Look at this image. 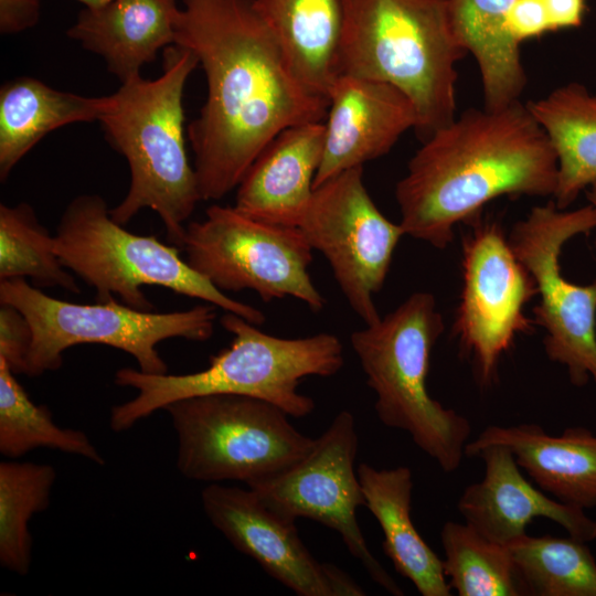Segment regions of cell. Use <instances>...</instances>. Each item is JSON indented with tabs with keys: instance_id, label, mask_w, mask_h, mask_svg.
Listing matches in <instances>:
<instances>
[{
	"instance_id": "6da1fadb",
	"label": "cell",
	"mask_w": 596,
	"mask_h": 596,
	"mask_svg": "<svg viewBox=\"0 0 596 596\" xmlns=\"http://www.w3.org/2000/svg\"><path fill=\"white\" fill-rule=\"evenodd\" d=\"M174 44L206 79V98L188 127L202 201H217L281 130L324 120L329 102L297 76L255 0H182Z\"/></svg>"
},
{
	"instance_id": "7a4b0ae2",
	"label": "cell",
	"mask_w": 596,
	"mask_h": 596,
	"mask_svg": "<svg viewBox=\"0 0 596 596\" xmlns=\"http://www.w3.org/2000/svg\"><path fill=\"white\" fill-rule=\"evenodd\" d=\"M557 159L526 103L466 109L423 140L396 183L405 235L447 247L499 196H553Z\"/></svg>"
},
{
	"instance_id": "3957f363",
	"label": "cell",
	"mask_w": 596,
	"mask_h": 596,
	"mask_svg": "<svg viewBox=\"0 0 596 596\" xmlns=\"http://www.w3.org/2000/svg\"><path fill=\"white\" fill-rule=\"evenodd\" d=\"M220 323L233 336L232 342L201 371L150 374L132 368L117 370L115 383L136 390L137 395L111 408L110 428L127 430L177 401L209 394L252 396L277 405L290 417H306L316 404L298 392L300 382L307 376H332L343 366V344L336 334L280 338L228 311Z\"/></svg>"
},
{
	"instance_id": "277c9868",
	"label": "cell",
	"mask_w": 596,
	"mask_h": 596,
	"mask_svg": "<svg viewBox=\"0 0 596 596\" xmlns=\"http://www.w3.org/2000/svg\"><path fill=\"white\" fill-rule=\"evenodd\" d=\"M196 66L189 50L168 46L162 74L121 83L108 95L98 120L130 171L127 194L109 210L110 216L126 225L142 209H150L159 215L168 241L178 247L183 244L185 222L202 201L184 138L183 92Z\"/></svg>"
},
{
	"instance_id": "5b68a950",
	"label": "cell",
	"mask_w": 596,
	"mask_h": 596,
	"mask_svg": "<svg viewBox=\"0 0 596 596\" xmlns=\"http://www.w3.org/2000/svg\"><path fill=\"white\" fill-rule=\"evenodd\" d=\"M336 72L389 83L413 103L422 141L456 115V65L466 51L449 0H340Z\"/></svg>"
},
{
	"instance_id": "8992f818",
	"label": "cell",
	"mask_w": 596,
	"mask_h": 596,
	"mask_svg": "<svg viewBox=\"0 0 596 596\" xmlns=\"http://www.w3.org/2000/svg\"><path fill=\"white\" fill-rule=\"evenodd\" d=\"M444 328L435 297L416 291L376 322L353 331L350 342L375 394L381 423L408 433L443 471L453 472L465 456L471 426L427 391L432 350Z\"/></svg>"
},
{
	"instance_id": "52a82bcc",
	"label": "cell",
	"mask_w": 596,
	"mask_h": 596,
	"mask_svg": "<svg viewBox=\"0 0 596 596\" xmlns=\"http://www.w3.org/2000/svg\"><path fill=\"white\" fill-rule=\"evenodd\" d=\"M62 265L96 290V301L118 296L129 307L152 311L143 286H160L196 298L262 326L265 315L219 290L182 259L175 245L127 231L97 194H81L65 207L55 230Z\"/></svg>"
},
{
	"instance_id": "ba28073f",
	"label": "cell",
	"mask_w": 596,
	"mask_h": 596,
	"mask_svg": "<svg viewBox=\"0 0 596 596\" xmlns=\"http://www.w3.org/2000/svg\"><path fill=\"white\" fill-rule=\"evenodd\" d=\"M0 302L19 309L31 326L29 376L58 370L66 349L87 343L121 350L137 361L140 371L164 374L168 366L157 345L171 338L205 341L217 318V307L207 302L171 312L139 310L115 298L74 304L46 295L25 278L0 280Z\"/></svg>"
},
{
	"instance_id": "9c48e42d",
	"label": "cell",
	"mask_w": 596,
	"mask_h": 596,
	"mask_svg": "<svg viewBox=\"0 0 596 596\" xmlns=\"http://www.w3.org/2000/svg\"><path fill=\"white\" fill-rule=\"evenodd\" d=\"M164 411L177 436V469L194 481L251 488L291 467L315 443L283 408L252 396L200 395Z\"/></svg>"
},
{
	"instance_id": "30bf717a",
	"label": "cell",
	"mask_w": 596,
	"mask_h": 596,
	"mask_svg": "<svg viewBox=\"0 0 596 596\" xmlns=\"http://www.w3.org/2000/svg\"><path fill=\"white\" fill-rule=\"evenodd\" d=\"M182 248L187 263L223 292L252 290L266 302L291 297L313 312L326 306L309 274L313 249L298 226L212 204L203 220L187 224Z\"/></svg>"
},
{
	"instance_id": "8fae6325",
	"label": "cell",
	"mask_w": 596,
	"mask_h": 596,
	"mask_svg": "<svg viewBox=\"0 0 596 596\" xmlns=\"http://www.w3.org/2000/svg\"><path fill=\"white\" fill-rule=\"evenodd\" d=\"M596 230V209L576 210L555 203L532 207L509 235L511 247L532 275L539 297L533 321L544 330L547 358L564 365L575 386L596 383V279L588 285L567 280L561 272L564 245Z\"/></svg>"
},
{
	"instance_id": "7c38bea8",
	"label": "cell",
	"mask_w": 596,
	"mask_h": 596,
	"mask_svg": "<svg viewBox=\"0 0 596 596\" xmlns=\"http://www.w3.org/2000/svg\"><path fill=\"white\" fill-rule=\"evenodd\" d=\"M313 251L327 259L350 308L365 323L381 316L374 302L394 251L405 235L373 202L363 167L344 170L313 188L298 224Z\"/></svg>"
},
{
	"instance_id": "4fadbf2b",
	"label": "cell",
	"mask_w": 596,
	"mask_h": 596,
	"mask_svg": "<svg viewBox=\"0 0 596 596\" xmlns=\"http://www.w3.org/2000/svg\"><path fill=\"white\" fill-rule=\"evenodd\" d=\"M536 294L501 225L473 219L462 242V289L453 331L482 386L496 381L499 362L517 336L533 330L524 307Z\"/></svg>"
},
{
	"instance_id": "5bb4252c",
	"label": "cell",
	"mask_w": 596,
	"mask_h": 596,
	"mask_svg": "<svg viewBox=\"0 0 596 596\" xmlns=\"http://www.w3.org/2000/svg\"><path fill=\"white\" fill-rule=\"evenodd\" d=\"M359 437L349 411L336 415L311 449L283 472L251 487L278 513L308 518L336 531L370 577L395 596L404 592L371 553L356 519L364 496L354 461Z\"/></svg>"
},
{
	"instance_id": "9a60e30c",
	"label": "cell",
	"mask_w": 596,
	"mask_h": 596,
	"mask_svg": "<svg viewBox=\"0 0 596 596\" xmlns=\"http://www.w3.org/2000/svg\"><path fill=\"white\" fill-rule=\"evenodd\" d=\"M204 514L241 553L299 596H360L364 590L334 565L320 563L294 519L268 507L252 489L210 483L201 492Z\"/></svg>"
},
{
	"instance_id": "2e32d148",
	"label": "cell",
	"mask_w": 596,
	"mask_h": 596,
	"mask_svg": "<svg viewBox=\"0 0 596 596\" xmlns=\"http://www.w3.org/2000/svg\"><path fill=\"white\" fill-rule=\"evenodd\" d=\"M416 125L415 107L397 87L371 78L337 76L329 93L323 155L313 188L386 155Z\"/></svg>"
},
{
	"instance_id": "e0dca14e",
	"label": "cell",
	"mask_w": 596,
	"mask_h": 596,
	"mask_svg": "<svg viewBox=\"0 0 596 596\" xmlns=\"http://www.w3.org/2000/svg\"><path fill=\"white\" fill-rule=\"evenodd\" d=\"M476 456L485 462L483 478L465 488L457 508L465 522L485 538L508 544L524 535L535 518H545L575 539L596 540V520L533 486L507 447L490 445Z\"/></svg>"
},
{
	"instance_id": "ac0fdd59",
	"label": "cell",
	"mask_w": 596,
	"mask_h": 596,
	"mask_svg": "<svg viewBox=\"0 0 596 596\" xmlns=\"http://www.w3.org/2000/svg\"><path fill=\"white\" fill-rule=\"evenodd\" d=\"M323 141L324 120L281 130L243 175L234 206L268 223L298 226L313 193Z\"/></svg>"
},
{
	"instance_id": "d6986e66",
	"label": "cell",
	"mask_w": 596,
	"mask_h": 596,
	"mask_svg": "<svg viewBox=\"0 0 596 596\" xmlns=\"http://www.w3.org/2000/svg\"><path fill=\"white\" fill-rule=\"evenodd\" d=\"M502 445L520 468L554 499L581 509L596 507V435L581 426L567 427L560 435L540 425H490L468 441L465 456L473 457L483 447Z\"/></svg>"
},
{
	"instance_id": "ffe728a7",
	"label": "cell",
	"mask_w": 596,
	"mask_h": 596,
	"mask_svg": "<svg viewBox=\"0 0 596 596\" xmlns=\"http://www.w3.org/2000/svg\"><path fill=\"white\" fill-rule=\"evenodd\" d=\"M178 0H109L84 8L66 34L102 56L121 83L174 44Z\"/></svg>"
},
{
	"instance_id": "44dd1931",
	"label": "cell",
	"mask_w": 596,
	"mask_h": 596,
	"mask_svg": "<svg viewBox=\"0 0 596 596\" xmlns=\"http://www.w3.org/2000/svg\"><path fill=\"white\" fill-rule=\"evenodd\" d=\"M356 473L364 507L382 529V549L395 571L422 596H450L443 560L417 532L411 517L414 487L411 469L405 466L376 469L361 462Z\"/></svg>"
},
{
	"instance_id": "7402d4cb",
	"label": "cell",
	"mask_w": 596,
	"mask_h": 596,
	"mask_svg": "<svg viewBox=\"0 0 596 596\" xmlns=\"http://www.w3.org/2000/svg\"><path fill=\"white\" fill-rule=\"evenodd\" d=\"M108 96L89 97L20 76L0 88V179L47 134L75 123L99 120Z\"/></svg>"
},
{
	"instance_id": "603a6c76",
	"label": "cell",
	"mask_w": 596,
	"mask_h": 596,
	"mask_svg": "<svg viewBox=\"0 0 596 596\" xmlns=\"http://www.w3.org/2000/svg\"><path fill=\"white\" fill-rule=\"evenodd\" d=\"M513 0H449L454 33L476 60L482 85L483 107L503 108L520 100L526 85L520 44L508 28Z\"/></svg>"
},
{
	"instance_id": "cb8c5ba5",
	"label": "cell",
	"mask_w": 596,
	"mask_h": 596,
	"mask_svg": "<svg viewBox=\"0 0 596 596\" xmlns=\"http://www.w3.org/2000/svg\"><path fill=\"white\" fill-rule=\"evenodd\" d=\"M526 105L555 151L553 202L565 210L596 182V93L568 83Z\"/></svg>"
},
{
	"instance_id": "d4e9b609",
	"label": "cell",
	"mask_w": 596,
	"mask_h": 596,
	"mask_svg": "<svg viewBox=\"0 0 596 596\" xmlns=\"http://www.w3.org/2000/svg\"><path fill=\"white\" fill-rule=\"evenodd\" d=\"M304 85L329 102L337 78L340 0H255Z\"/></svg>"
},
{
	"instance_id": "484cf974",
	"label": "cell",
	"mask_w": 596,
	"mask_h": 596,
	"mask_svg": "<svg viewBox=\"0 0 596 596\" xmlns=\"http://www.w3.org/2000/svg\"><path fill=\"white\" fill-rule=\"evenodd\" d=\"M531 596H596V560L586 542L524 535L507 544Z\"/></svg>"
},
{
	"instance_id": "4316f807",
	"label": "cell",
	"mask_w": 596,
	"mask_h": 596,
	"mask_svg": "<svg viewBox=\"0 0 596 596\" xmlns=\"http://www.w3.org/2000/svg\"><path fill=\"white\" fill-rule=\"evenodd\" d=\"M47 447L104 465L105 459L82 430L60 427L47 406L35 404L0 358V453L17 459Z\"/></svg>"
},
{
	"instance_id": "83f0119b",
	"label": "cell",
	"mask_w": 596,
	"mask_h": 596,
	"mask_svg": "<svg viewBox=\"0 0 596 596\" xmlns=\"http://www.w3.org/2000/svg\"><path fill=\"white\" fill-rule=\"evenodd\" d=\"M440 541L446 578L459 596L525 595L507 544L455 521L443 525Z\"/></svg>"
},
{
	"instance_id": "f1b7e54d",
	"label": "cell",
	"mask_w": 596,
	"mask_h": 596,
	"mask_svg": "<svg viewBox=\"0 0 596 596\" xmlns=\"http://www.w3.org/2000/svg\"><path fill=\"white\" fill-rule=\"evenodd\" d=\"M55 480L51 465L14 459L0 462V564L18 575L30 571L29 522L50 505Z\"/></svg>"
},
{
	"instance_id": "f546056e",
	"label": "cell",
	"mask_w": 596,
	"mask_h": 596,
	"mask_svg": "<svg viewBox=\"0 0 596 596\" xmlns=\"http://www.w3.org/2000/svg\"><path fill=\"white\" fill-rule=\"evenodd\" d=\"M11 278H31L36 287L81 291L54 251L53 235L25 202L0 204V280Z\"/></svg>"
},
{
	"instance_id": "4dcf8cb0",
	"label": "cell",
	"mask_w": 596,
	"mask_h": 596,
	"mask_svg": "<svg viewBox=\"0 0 596 596\" xmlns=\"http://www.w3.org/2000/svg\"><path fill=\"white\" fill-rule=\"evenodd\" d=\"M33 333L25 316L15 307L0 302V358L14 374H25Z\"/></svg>"
},
{
	"instance_id": "1f68e13d",
	"label": "cell",
	"mask_w": 596,
	"mask_h": 596,
	"mask_svg": "<svg viewBox=\"0 0 596 596\" xmlns=\"http://www.w3.org/2000/svg\"><path fill=\"white\" fill-rule=\"evenodd\" d=\"M508 28L519 44L551 32L544 0H513Z\"/></svg>"
},
{
	"instance_id": "d6a6232c",
	"label": "cell",
	"mask_w": 596,
	"mask_h": 596,
	"mask_svg": "<svg viewBox=\"0 0 596 596\" xmlns=\"http://www.w3.org/2000/svg\"><path fill=\"white\" fill-rule=\"evenodd\" d=\"M40 14L41 0H0V32L25 31L39 22Z\"/></svg>"
},
{
	"instance_id": "836d02e7",
	"label": "cell",
	"mask_w": 596,
	"mask_h": 596,
	"mask_svg": "<svg viewBox=\"0 0 596 596\" xmlns=\"http://www.w3.org/2000/svg\"><path fill=\"white\" fill-rule=\"evenodd\" d=\"M550 31L578 28L586 13V0H544Z\"/></svg>"
},
{
	"instance_id": "e575fe53",
	"label": "cell",
	"mask_w": 596,
	"mask_h": 596,
	"mask_svg": "<svg viewBox=\"0 0 596 596\" xmlns=\"http://www.w3.org/2000/svg\"><path fill=\"white\" fill-rule=\"evenodd\" d=\"M586 196H587L588 203L596 209V182L590 184L586 189ZM594 244H595V247H596V236H595Z\"/></svg>"
},
{
	"instance_id": "d590c367",
	"label": "cell",
	"mask_w": 596,
	"mask_h": 596,
	"mask_svg": "<svg viewBox=\"0 0 596 596\" xmlns=\"http://www.w3.org/2000/svg\"><path fill=\"white\" fill-rule=\"evenodd\" d=\"M77 1L83 3L85 8H95V7L104 4L105 2L109 0H77Z\"/></svg>"
}]
</instances>
